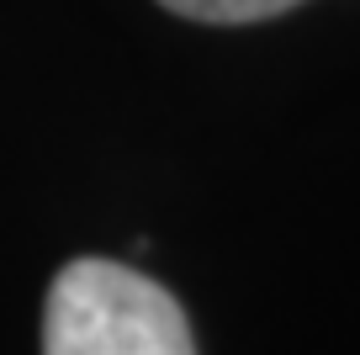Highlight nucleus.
<instances>
[{"mask_svg": "<svg viewBox=\"0 0 360 355\" xmlns=\"http://www.w3.org/2000/svg\"><path fill=\"white\" fill-rule=\"evenodd\" d=\"M43 355H196L180 302L117 260H69L48 287Z\"/></svg>", "mask_w": 360, "mask_h": 355, "instance_id": "f257e3e1", "label": "nucleus"}, {"mask_svg": "<svg viewBox=\"0 0 360 355\" xmlns=\"http://www.w3.org/2000/svg\"><path fill=\"white\" fill-rule=\"evenodd\" d=\"M165 11L191 16V22H212V27H244V22H265V16H281L302 0H159Z\"/></svg>", "mask_w": 360, "mask_h": 355, "instance_id": "f03ea898", "label": "nucleus"}]
</instances>
